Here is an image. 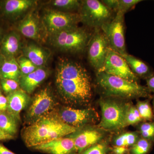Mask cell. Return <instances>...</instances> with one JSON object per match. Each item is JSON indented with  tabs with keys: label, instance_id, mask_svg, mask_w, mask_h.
<instances>
[{
	"label": "cell",
	"instance_id": "obj_1",
	"mask_svg": "<svg viewBox=\"0 0 154 154\" xmlns=\"http://www.w3.org/2000/svg\"><path fill=\"white\" fill-rule=\"evenodd\" d=\"M55 77L57 91L66 104L82 106L90 102L93 96L91 77L82 64L61 58L57 63Z\"/></svg>",
	"mask_w": 154,
	"mask_h": 154
},
{
	"label": "cell",
	"instance_id": "obj_2",
	"mask_svg": "<svg viewBox=\"0 0 154 154\" xmlns=\"http://www.w3.org/2000/svg\"><path fill=\"white\" fill-rule=\"evenodd\" d=\"M79 129L64 123L54 110L26 127L22 137L25 145L32 148L72 134Z\"/></svg>",
	"mask_w": 154,
	"mask_h": 154
},
{
	"label": "cell",
	"instance_id": "obj_3",
	"mask_svg": "<svg viewBox=\"0 0 154 154\" xmlns=\"http://www.w3.org/2000/svg\"><path fill=\"white\" fill-rule=\"evenodd\" d=\"M96 82L106 96L123 99L150 98L148 88L134 82L104 72L96 73Z\"/></svg>",
	"mask_w": 154,
	"mask_h": 154
},
{
	"label": "cell",
	"instance_id": "obj_4",
	"mask_svg": "<svg viewBox=\"0 0 154 154\" xmlns=\"http://www.w3.org/2000/svg\"><path fill=\"white\" fill-rule=\"evenodd\" d=\"M92 35L85 28L78 26L48 35V39L51 45L59 51L79 54L87 48Z\"/></svg>",
	"mask_w": 154,
	"mask_h": 154
},
{
	"label": "cell",
	"instance_id": "obj_5",
	"mask_svg": "<svg viewBox=\"0 0 154 154\" xmlns=\"http://www.w3.org/2000/svg\"><path fill=\"white\" fill-rule=\"evenodd\" d=\"M128 103L111 98L101 99L99 104L101 118L98 126L107 131H116L125 127V116Z\"/></svg>",
	"mask_w": 154,
	"mask_h": 154
},
{
	"label": "cell",
	"instance_id": "obj_6",
	"mask_svg": "<svg viewBox=\"0 0 154 154\" xmlns=\"http://www.w3.org/2000/svg\"><path fill=\"white\" fill-rule=\"evenodd\" d=\"M79 11L81 22L94 29L101 28L113 19L112 11L98 0L81 1Z\"/></svg>",
	"mask_w": 154,
	"mask_h": 154
},
{
	"label": "cell",
	"instance_id": "obj_7",
	"mask_svg": "<svg viewBox=\"0 0 154 154\" xmlns=\"http://www.w3.org/2000/svg\"><path fill=\"white\" fill-rule=\"evenodd\" d=\"M41 22L44 31L48 36L78 26L81 20L78 13L49 9L44 12Z\"/></svg>",
	"mask_w": 154,
	"mask_h": 154
},
{
	"label": "cell",
	"instance_id": "obj_8",
	"mask_svg": "<svg viewBox=\"0 0 154 154\" xmlns=\"http://www.w3.org/2000/svg\"><path fill=\"white\" fill-rule=\"evenodd\" d=\"M110 45L101 28L95 29L87 47L88 60L96 72L102 69Z\"/></svg>",
	"mask_w": 154,
	"mask_h": 154
},
{
	"label": "cell",
	"instance_id": "obj_9",
	"mask_svg": "<svg viewBox=\"0 0 154 154\" xmlns=\"http://www.w3.org/2000/svg\"><path fill=\"white\" fill-rule=\"evenodd\" d=\"M124 15L117 12L114 18L101 28L109 41L110 48L119 54L127 53L125 38Z\"/></svg>",
	"mask_w": 154,
	"mask_h": 154
},
{
	"label": "cell",
	"instance_id": "obj_10",
	"mask_svg": "<svg viewBox=\"0 0 154 154\" xmlns=\"http://www.w3.org/2000/svg\"><path fill=\"white\" fill-rule=\"evenodd\" d=\"M98 72H104L134 82L138 83L139 80V78L130 68L125 60L110 47L108 50L104 66Z\"/></svg>",
	"mask_w": 154,
	"mask_h": 154
},
{
	"label": "cell",
	"instance_id": "obj_11",
	"mask_svg": "<svg viewBox=\"0 0 154 154\" xmlns=\"http://www.w3.org/2000/svg\"><path fill=\"white\" fill-rule=\"evenodd\" d=\"M60 119L64 123L77 128L94 123L98 119L97 112L92 108L75 109L63 107L56 111Z\"/></svg>",
	"mask_w": 154,
	"mask_h": 154
},
{
	"label": "cell",
	"instance_id": "obj_12",
	"mask_svg": "<svg viewBox=\"0 0 154 154\" xmlns=\"http://www.w3.org/2000/svg\"><path fill=\"white\" fill-rule=\"evenodd\" d=\"M56 102L48 88H44L33 97L26 114V118L31 123L54 110Z\"/></svg>",
	"mask_w": 154,
	"mask_h": 154
},
{
	"label": "cell",
	"instance_id": "obj_13",
	"mask_svg": "<svg viewBox=\"0 0 154 154\" xmlns=\"http://www.w3.org/2000/svg\"><path fill=\"white\" fill-rule=\"evenodd\" d=\"M35 0H3L0 1V15L11 22L19 21L32 11L37 5Z\"/></svg>",
	"mask_w": 154,
	"mask_h": 154
},
{
	"label": "cell",
	"instance_id": "obj_14",
	"mask_svg": "<svg viewBox=\"0 0 154 154\" xmlns=\"http://www.w3.org/2000/svg\"><path fill=\"white\" fill-rule=\"evenodd\" d=\"M75 150L79 154L85 149L102 142L104 132L101 128L94 127H85L74 133Z\"/></svg>",
	"mask_w": 154,
	"mask_h": 154
},
{
	"label": "cell",
	"instance_id": "obj_15",
	"mask_svg": "<svg viewBox=\"0 0 154 154\" xmlns=\"http://www.w3.org/2000/svg\"><path fill=\"white\" fill-rule=\"evenodd\" d=\"M16 30L27 38L38 41L44 30L41 21L33 10L19 20L16 25Z\"/></svg>",
	"mask_w": 154,
	"mask_h": 154
},
{
	"label": "cell",
	"instance_id": "obj_16",
	"mask_svg": "<svg viewBox=\"0 0 154 154\" xmlns=\"http://www.w3.org/2000/svg\"><path fill=\"white\" fill-rule=\"evenodd\" d=\"M32 149L48 154H76L75 150L74 133Z\"/></svg>",
	"mask_w": 154,
	"mask_h": 154
},
{
	"label": "cell",
	"instance_id": "obj_17",
	"mask_svg": "<svg viewBox=\"0 0 154 154\" xmlns=\"http://www.w3.org/2000/svg\"><path fill=\"white\" fill-rule=\"evenodd\" d=\"M24 45L21 34L17 30L5 33L0 43V52L6 58H17Z\"/></svg>",
	"mask_w": 154,
	"mask_h": 154
},
{
	"label": "cell",
	"instance_id": "obj_18",
	"mask_svg": "<svg viewBox=\"0 0 154 154\" xmlns=\"http://www.w3.org/2000/svg\"><path fill=\"white\" fill-rule=\"evenodd\" d=\"M6 97L8 100L6 112L19 122L21 120L20 113L29 104L30 96L25 91L19 88L7 95Z\"/></svg>",
	"mask_w": 154,
	"mask_h": 154
},
{
	"label": "cell",
	"instance_id": "obj_19",
	"mask_svg": "<svg viewBox=\"0 0 154 154\" xmlns=\"http://www.w3.org/2000/svg\"><path fill=\"white\" fill-rule=\"evenodd\" d=\"M22 52V55L38 68L45 67L51 54L47 48L33 43H29L23 46Z\"/></svg>",
	"mask_w": 154,
	"mask_h": 154
},
{
	"label": "cell",
	"instance_id": "obj_20",
	"mask_svg": "<svg viewBox=\"0 0 154 154\" xmlns=\"http://www.w3.org/2000/svg\"><path fill=\"white\" fill-rule=\"evenodd\" d=\"M49 74V70L45 67L38 68L29 74L22 75L19 81V87L27 94H32Z\"/></svg>",
	"mask_w": 154,
	"mask_h": 154
},
{
	"label": "cell",
	"instance_id": "obj_21",
	"mask_svg": "<svg viewBox=\"0 0 154 154\" xmlns=\"http://www.w3.org/2000/svg\"><path fill=\"white\" fill-rule=\"evenodd\" d=\"M120 55L126 61L133 72L138 78L146 79L153 73L150 67L143 61L127 53Z\"/></svg>",
	"mask_w": 154,
	"mask_h": 154
},
{
	"label": "cell",
	"instance_id": "obj_22",
	"mask_svg": "<svg viewBox=\"0 0 154 154\" xmlns=\"http://www.w3.org/2000/svg\"><path fill=\"white\" fill-rule=\"evenodd\" d=\"M22 76L16 58H6L0 68V79L13 80L19 83Z\"/></svg>",
	"mask_w": 154,
	"mask_h": 154
},
{
	"label": "cell",
	"instance_id": "obj_23",
	"mask_svg": "<svg viewBox=\"0 0 154 154\" xmlns=\"http://www.w3.org/2000/svg\"><path fill=\"white\" fill-rule=\"evenodd\" d=\"M18 122L6 111H0V128L15 137L18 132Z\"/></svg>",
	"mask_w": 154,
	"mask_h": 154
},
{
	"label": "cell",
	"instance_id": "obj_24",
	"mask_svg": "<svg viewBox=\"0 0 154 154\" xmlns=\"http://www.w3.org/2000/svg\"><path fill=\"white\" fill-rule=\"evenodd\" d=\"M49 5L54 10L62 12L74 13L79 11L81 5V1L78 0H53L50 1Z\"/></svg>",
	"mask_w": 154,
	"mask_h": 154
},
{
	"label": "cell",
	"instance_id": "obj_25",
	"mask_svg": "<svg viewBox=\"0 0 154 154\" xmlns=\"http://www.w3.org/2000/svg\"><path fill=\"white\" fill-rule=\"evenodd\" d=\"M138 132H127L119 135L114 138L113 144L115 146H132L140 138Z\"/></svg>",
	"mask_w": 154,
	"mask_h": 154
},
{
	"label": "cell",
	"instance_id": "obj_26",
	"mask_svg": "<svg viewBox=\"0 0 154 154\" xmlns=\"http://www.w3.org/2000/svg\"><path fill=\"white\" fill-rule=\"evenodd\" d=\"M136 107L143 121H153L154 117L153 111L149 100L138 101Z\"/></svg>",
	"mask_w": 154,
	"mask_h": 154
},
{
	"label": "cell",
	"instance_id": "obj_27",
	"mask_svg": "<svg viewBox=\"0 0 154 154\" xmlns=\"http://www.w3.org/2000/svg\"><path fill=\"white\" fill-rule=\"evenodd\" d=\"M153 142L140 137L131 146V154H147L151 149Z\"/></svg>",
	"mask_w": 154,
	"mask_h": 154
},
{
	"label": "cell",
	"instance_id": "obj_28",
	"mask_svg": "<svg viewBox=\"0 0 154 154\" xmlns=\"http://www.w3.org/2000/svg\"><path fill=\"white\" fill-rule=\"evenodd\" d=\"M142 121V119L136 107L128 104L125 113V127L138 124Z\"/></svg>",
	"mask_w": 154,
	"mask_h": 154
},
{
	"label": "cell",
	"instance_id": "obj_29",
	"mask_svg": "<svg viewBox=\"0 0 154 154\" xmlns=\"http://www.w3.org/2000/svg\"><path fill=\"white\" fill-rule=\"evenodd\" d=\"M138 132L140 137L154 141V121L143 122L138 127Z\"/></svg>",
	"mask_w": 154,
	"mask_h": 154
},
{
	"label": "cell",
	"instance_id": "obj_30",
	"mask_svg": "<svg viewBox=\"0 0 154 154\" xmlns=\"http://www.w3.org/2000/svg\"><path fill=\"white\" fill-rule=\"evenodd\" d=\"M16 59L20 68L22 76L29 74L38 68L24 55H20L16 58Z\"/></svg>",
	"mask_w": 154,
	"mask_h": 154
},
{
	"label": "cell",
	"instance_id": "obj_31",
	"mask_svg": "<svg viewBox=\"0 0 154 154\" xmlns=\"http://www.w3.org/2000/svg\"><path fill=\"white\" fill-rule=\"evenodd\" d=\"M110 150L105 142H101L88 148L79 154H107Z\"/></svg>",
	"mask_w": 154,
	"mask_h": 154
},
{
	"label": "cell",
	"instance_id": "obj_32",
	"mask_svg": "<svg viewBox=\"0 0 154 154\" xmlns=\"http://www.w3.org/2000/svg\"><path fill=\"white\" fill-rule=\"evenodd\" d=\"M0 85L7 96L20 88L19 83L13 80L0 79Z\"/></svg>",
	"mask_w": 154,
	"mask_h": 154
},
{
	"label": "cell",
	"instance_id": "obj_33",
	"mask_svg": "<svg viewBox=\"0 0 154 154\" xmlns=\"http://www.w3.org/2000/svg\"><path fill=\"white\" fill-rule=\"evenodd\" d=\"M142 1L141 0H118L117 12L125 14L128 11L133 8L136 5Z\"/></svg>",
	"mask_w": 154,
	"mask_h": 154
},
{
	"label": "cell",
	"instance_id": "obj_34",
	"mask_svg": "<svg viewBox=\"0 0 154 154\" xmlns=\"http://www.w3.org/2000/svg\"><path fill=\"white\" fill-rule=\"evenodd\" d=\"M101 2L110 11H115L116 13L118 8V0H103Z\"/></svg>",
	"mask_w": 154,
	"mask_h": 154
},
{
	"label": "cell",
	"instance_id": "obj_35",
	"mask_svg": "<svg viewBox=\"0 0 154 154\" xmlns=\"http://www.w3.org/2000/svg\"><path fill=\"white\" fill-rule=\"evenodd\" d=\"M111 150L113 154H127L128 152L127 147L118 146H114Z\"/></svg>",
	"mask_w": 154,
	"mask_h": 154
},
{
	"label": "cell",
	"instance_id": "obj_36",
	"mask_svg": "<svg viewBox=\"0 0 154 154\" xmlns=\"http://www.w3.org/2000/svg\"><path fill=\"white\" fill-rule=\"evenodd\" d=\"M8 107V100L7 97L0 94V111L4 112L7 111Z\"/></svg>",
	"mask_w": 154,
	"mask_h": 154
},
{
	"label": "cell",
	"instance_id": "obj_37",
	"mask_svg": "<svg viewBox=\"0 0 154 154\" xmlns=\"http://www.w3.org/2000/svg\"><path fill=\"white\" fill-rule=\"evenodd\" d=\"M146 82L147 88H148L149 91L150 92H153L154 93V73L152 74L150 76L146 79Z\"/></svg>",
	"mask_w": 154,
	"mask_h": 154
},
{
	"label": "cell",
	"instance_id": "obj_38",
	"mask_svg": "<svg viewBox=\"0 0 154 154\" xmlns=\"http://www.w3.org/2000/svg\"><path fill=\"white\" fill-rule=\"evenodd\" d=\"M14 137L7 133L0 128V141L8 140L14 139Z\"/></svg>",
	"mask_w": 154,
	"mask_h": 154
},
{
	"label": "cell",
	"instance_id": "obj_39",
	"mask_svg": "<svg viewBox=\"0 0 154 154\" xmlns=\"http://www.w3.org/2000/svg\"><path fill=\"white\" fill-rule=\"evenodd\" d=\"M0 154H16L6 147L4 145L0 143Z\"/></svg>",
	"mask_w": 154,
	"mask_h": 154
},
{
	"label": "cell",
	"instance_id": "obj_40",
	"mask_svg": "<svg viewBox=\"0 0 154 154\" xmlns=\"http://www.w3.org/2000/svg\"><path fill=\"white\" fill-rule=\"evenodd\" d=\"M5 33L4 29L0 26V43H1V42H2V39Z\"/></svg>",
	"mask_w": 154,
	"mask_h": 154
},
{
	"label": "cell",
	"instance_id": "obj_41",
	"mask_svg": "<svg viewBox=\"0 0 154 154\" xmlns=\"http://www.w3.org/2000/svg\"><path fill=\"white\" fill-rule=\"evenodd\" d=\"M5 60V57L0 52V68L2 66Z\"/></svg>",
	"mask_w": 154,
	"mask_h": 154
},
{
	"label": "cell",
	"instance_id": "obj_42",
	"mask_svg": "<svg viewBox=\"0 0 154 154\" xmlns=\"http://www.w3.org/2000/svg\"><path fill=\"white\" fill-rule=\"evenodd\" d=\"M153 109L154 110V96L153 97Z\"/></svg>",
	"mask_w": 154,
	"mask_h": 154
},
{
	"label": "cell",
	"instance_id": "obj_43",
	"mask_svg": "<svg viewBox=\"0 0 154 154\" xmlns=\"http://www.w3.org/2000/svg\"><path fill=\"white\" fill-rule=\"evenodd\" d=\"M0 94H2V91H1V85H0Z\"/></svg>",
	"mask_w": 154,
	"mask_h": 154
}]
</instances>
